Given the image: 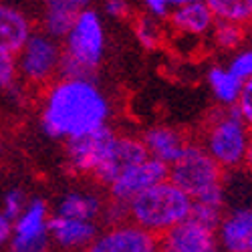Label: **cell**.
<instances>
[{
	"label": "cell",
	"instance_id": "obj_1",
	"mask_svg": "<svg viewBox=\"0 0 252 252\" xmlns=\"http://www.w3.org/2000/svg\"><path fill=\"white\" fill-rule=\"evenodd\" d=\"M111 101L91 75H59L45 87L38 121L43 133L67 141L109 125Z\"/></svg>",
	"mask_w": 252,
	"mask_h": 252
},
{
	"label": "cell",
	"instance_id": "obj_2",
	"mask_svg": "<svg viewBox=\"0 0 252 252\" xmlns=\"http://www.w3.org/2000/svg\"><path fill=\"white\" fill-rule=\"evenodd\" d=\"M61 75H95L107 53V31L103 16L95 8H85L61 38Z\"/></svg>",
	"mask_w": 252,
	"mask_h": 252
},
{
	"label": "cell",
	"instance_id": "obj_3",
	"mask_svg": "<svg viewBox=\"0 0 252 252\" xmlns=\"http://www.w3.org/2000/svg\"><path fill=\"white\" fill-rule=\"evenodd\" d=\"M252 127L236 107H218L208 115L200 143L222 170H238L246 161Z\"/></svg>",
	"mask_w": 252,
	"mask_h": 252
},
{
	"label": "cell",
	"instance_id": "obj_4",
	"mask_svg": "<svg viewBox=\"0 0 252 252\" xmlns=\"http://www.w3.org/2000/svg\"><path fill=\"white\" fill-rule=\"evenodd\" d=\"M192 212V198L170 178H165L127 204L129 220L161 236Z\"/></svg>",
	"mask_w": 252,
	"mask_h": 252
},
{
	"label": "cell",
	"instance_id": "obj_5",
	"mask_svg": "<svg viewBox=\"0 0 252 252\" xmlns=\"http://www.w3.org/2000/svg\"><path fill=\"white\" fill-rule=\"evenodd\" d=\"M167 178L192 200L224 190V170L202 148L200 141H190L184 154L167 165Z\"/></svg>",
	"mask_w": 252,
	"mask_h": 252
},
{
	"label": "cell",
	"instance_id": "obj_6",
	"mask_svg": "<svg viewBox=\"0 0 252 252\" xmlns=\"http://www.w3.org/2000/svg\"><path fill=\"white\" fill-rule=\"evenodd\" d=\"M16 67L20 81L29 87H47L61 75L63 69V45L61 38L40 31L27 38L18 49Z\"/></svg>",
	"mask_w": 252,
	"mask_h": 252
},
{
	"label": "cell",
	"instance_id": "obj_7",
	"mask_svg": "<svg viewBox=\"0 0 252 252\" xmlns=\"http://www.w3.org/2000/svg\"><path fill=\"white\" fill-rule=\"evenodd\" d=\"M51 210L45 200L32 198L12 218L10 248L16 252H43L51 244Z\"/></svg>",
	"mask_w": 252,
	"mask_h": 252
},
{
	"label": "cell",
	"instance_id": "obj_8",
	"mask_svg": "<svg viewBox=\"0 0 252 252\" xmlns=\"http://www.w3.org/2000/svg\"><path fill=\"white\" fill-rule=\"evenodd\" d=\"M115 137V131L109 125L89 131L85 135H79L65 141V161L69 170L79 176H93L99 163L105 159L109 152V145Z\"/></svg>",
	"mask_w": 252,
	"mask_h": 252
},
{
	"label": "cell",
	"instance_id": "obj_9",
	"mask_svg": "<svg viewBox=\"0 0 252 252\" xmlns=\"http://www.w3.org/2000/svg\"><path fill=\"white\" fill-rule=\"evenodd\" d=\"M167 178V163L145 156L137 163L129 165L127 170H123L109 186V200L119 202V204H129L135 196L145 192L154 184L161 182Z\"/></svg>",
	"mask_w": 252,
	"mask_h": 252
},
{
	"label": "cell",
	"instance_id": "obj_10",
	"mask_svg": "<svg viewBox=\"0 0 252 252\" xmlns=\"http://www.w3.org/2000/svg\"><path fill=\"white\" fill-rule=\"evenodd\" d=\"M89 250L95 252H156L159 250V236H156L143 226L131 222L129 218L109 224L97 234Z\"/></svg>",
	"mask_w": 252,
	"mask_h": 252
},
{
	"label": "cell",
	"instance_id": "obj_11",
	"mask_svg": "<svg viewBox=\"0 0 252 252\" xmlns=\"http://www.w3.org/2000/svg\"><path fill=\"white\" fill-rule=\"evenodd\" d=\"M159 248L167 252H214L218 250L216 226L190 214L159 236Z\"/></svg>",
	"mask_w": 252,
	"mask_h": 252
},
{
	"label": "cell",
	"instance_id": "obj_12",
	"mask_svg": "<svg viewBox=\"0 0 252 252\" xmlns=\"http://www.w3.org/2000/svg\"><path fill=\"white\" fill-rule=\"evenodd\" d=\"M145 156H148V150H145L141 137L127 135V133H121V135L115 133L109 145V152L105 156V159L99 163L97 170L93 172V178L103 186H109L123 170H127L129 165L137 163Z\"/></svg>",
	"mask_w": 252,
	"mask_h": 252
},
{
	"label": "cell",
	"instance_id": "obj_13",
	"mask_svg": "<svg viewBox=\"0 0 252 252\" xmlns=\"http://www.w3.org/2000/svg\"><path fill=\"white\" fill-rule=\"evenodd\" d=\"M49 230H51V244H55L61 250L91 248V244L99 234L97 220L61 216V214H51Z\"/></svg>",
	"mask_w": 252,
	"mask_h": 252
},
{
	"label": "cell",
	"instance_id": "obj_14",
	"mask_svg": "<svg viewBox=\"0 0 252 252\" xmlns=\"http://www.w3.org/2000/svg\"><path fill=\"white\" fill-rule=\"evenodd\" d=\"M165 20L170 23V29L178 36L194 38V40L208 36L212 27L216 25V18L206 0H196V2L172 8Z\"/></svg>",
	"mask_w": 252,
	"mask_h": 252
},
{
	"label": "cell",
	"instance_id": "obj_15",
	"mask_svg": "<svg viewBox=\"0 0 252 252\" xmlns=\"http://www.w3.org/2000/svg\"><path fill=\"white\" fill-rule=\"evenodd\" d=\"M218 248L228 252H252V206L224 212L218 228Z\"/></svg>",
	"mask_w": 252,
	"mask_h": 252
},
{
	"label": "cell",
	"instance_id": "obj_16",
	"mask_svg": "<svg viewBox=\"0 0 252 252\" xmlns=\"http://www.w3.org/2000/svg\"><path fill=\"white\" fill-rule=\"evenodd\" d=\"M141 141L145 145V150H148V156L167 165L174 163L184 154L188 143H190L184 131H180L178 127L167 125V123H158V125L148 127L141 135Z\"/></svg>",
	"mask_w": 252,
	"mask_h": 252
},
{
	"label": "cell",
	"instance_id": "obj_17",
	"mask_svg": "<svg viewBox=\"0 0 252 252\" xmlns=\"http://www.w3.org/2000/svg\"><path fill=\"white\" fill-rule=\"evenodd\" d=\"M31 34L32 23L29 14L18 6L0 2V49L16 55Z\"/></svg>",
	"mask_w": 252,
	"mask_h": 252
},
{
	"label": "cell",
	"instance_id": "obj_18",
	"mask_svg": "<svg viewBox=\"0 0 252 252\" xmlns=\"http://www.w3.org/2000/svg\"><path fill=\"white\" fill-rule=\"evenodd\" d=\"M91 6V0H43V31L63 38L75 18Z\"/></svg>",
	"mask_w": 252,
	"mask_h": 252
},
{
	"label": "cell",
	"instance_id": "obj_19",
	"mask_svg": "<svg viewBox=\"0 0 252 252\" xmlns=\"http://www.w3.org/2000/svg\"><path fill=\"white\" fill-rule=\"evenodd\" d=\"M105 208V200L87 188H71L63 194L55 204V214L85 218V220H99Z\"/></svg>",
	"mask_w": 252,
	"mask_h": 252
},
{
	"label": "cell",
	"instance_id": "obj_20",
	"mask_svg": "<svg viewBox=\"0 0 252 252\" xmlns=\"http://www.w3.org/2000/svg\"><path fill=\"white\" fill-rule=\"evenodd\" d=\"M206 85L218 107H236L242 81L230 73L226 65H212L206 73Z\"/></svg>",
	"mask_w": 252,
	"mask_h": 252
},
{
	"label": "cell",
	"instance_id": "obj_21",
	"mask_svg": "<svg viewBox=\"0 0 252 252\" xmlns=\"http://www.w3.org/2000/svg\"><path fill=\"white\" fill-rule=\"evenodd\" d=\"M216 20L242 27L252 25V0H206Z\"/></svg>",
	"mask_w": 252,
	"mask_h": 252
},
{
	"label": "cell",
	"instance_id": "obj_22",
	"mask_svg": "<svg viewBox=\"0 0 252 252\" xmlns=\"http://www.w3.org/2000/svg\"><path fill=\"white\" fill-rule=\"evenodd\" d=\"M210 40L212 45L222 51V53H234L246 43V27L234 25V23H224V20H216V25L210 31Z\"/></svg>",
	"mask_w": 252,
	"mask_h": 252
},
{
	"label": "cell",
	"instance_id": "obj_23",
	"mask_svg": "<svg viewBox=\"0 0 252 252\" xmlns=\"http://www.w3.org/2000/svg\"><path fill=\"white\" fill-rule=\"evenodd\" d=\"M133 32H135L137 43L148 51L159 49L163 38H165V32H163V27H161V18H156L152 14L137 16L135 23H133Z\"/></svg>",
	"mask_w": 252,
	"mask_h": 252
},
{
	"label": "cell",
	"instance_id": "obj_24",
	"mask_svg": "<svg viewBox=\"0 0 252 252\" xmlns=\"http://www.w3.org/2000/svg\"><path fill=\"white\" fill-rule=\"evenodd\" d=\"M20 89V77H18V67H16V57L14 53H8L0 49V93L14 95Z\"/></svg>",
	"mask_w": 252,
	"mask_h": 252
},
{
	"label": "cell",
	"instance_id": "obj_25",
	"mask_svg": "<svg viewBox=\"0 0 252 252\" xmlns=\"http://www.w3.org/2000/svg\"><path fill=\"white\" fill-rule=\"evenodd\" d=\"M230 73H232L234 77H238L242 83L252 79V43H244L240 49H236L232 53V57H230L228 65Z\"/></svg>",
	"mask_w": 252,
	"mask_h": 252
},
{
	"label": "cell",
	"instance_id": "obj_26",
	"mask_svg": "<svg viewBox=\"0 0 252 252\" xmlns=\"http://www.w3.org/2000/svg\"><path fill=\"white\" fill-rule=\"evenodd\" d=\"M27 204H29V196H27V192L23 190V188H10V190H6L4 196H2L0 210H2L6 216L14 218V216H18L20 212H23V208Z\"/></svg>",
	"mask_w": 252,
	"mask_h": 252
},
{
	"label": "cell",
	"instance_id": "obj_27",
	"mask_svg": "<svg viewBox=\"0 0 252 252\" xmlns=\"http://www.w3.org/2000/svg\"><path fill=\"white\" fill-rule=\"evenodd\" d=\"M236 109L240 111L244 121L252 127V79L242 83V91H240V97L236 103Z\"/></svg>",
	"mask_w": 252,
	"mask_h": 252
},
{
	"label": "cell",
	"instance_id": "obj_28",
	"mask_svg": "<svg viewBox=\"0 0 252 252\" xmlns=\"http://www.w3.org/2000/svg\"><path fill=\"white\" fill-rule=\"evenodd\" d=\"M103 12L113 20H125L131 14L129 0H103Z\"/></svg>",
	"mask_w": 252,
	"mask_h": 252
},
{
	"label": "cell",
	"instance_id": "obj_29",
	"mask_svg": "<svg viewBox=\"0 0 252 252\" xmlns=\"http://www.w3.org/2000/svg\"><path fill=\"white\" fill-rule=\"evenodd\" d=\"M141 2L145 6V12L156 16V18H161V20H165L167 14H170V10H172L167 0H141Z\"/></svg>",
	"mask_w": 252,
	"mask_h": 252
},
{
	"label": "cell",
	"instance_id": "obj_30",
	"mask_svg": "<svg viewBox=\"0 0 252 252\" xmlns=\"http://www.w3.org/2000/svg\"><path fill=\"white\" fill-rule=\"evenodd\" d=\"M10 236H12V218L0 210V248L10 244Z\"/></svg>",
	"mask_w": 252,
	"mask_h": 252
},
{
	"label": "cell",
	"instance_id": "obj_31",
	"mask_svg": "<svg viewBox=\"0 0 252 252\" xmlns=\"http://www.w3.org/2000/svg\"><path fill=\"white\" fill-rule=\"evenodd\" d=\"M167 2H170V8H178V6H184V4L196 2V0H167Z\"/></svg>",
	"mask_w": 252,
	"mask_h": 252
},
{
	"label": "cell",
	"instance_id": "obj_32",
	"mask_svg": "<svg viewBox=\"0 0 252 252\" xmlns=\"http://www.w3.org/2000/svg\"><path fill=\"white\" fill-rule=\"evenodd\" d=\"M244 165L252 172V137H250V145H248V154H246V161H244Z\"/></svg>",
	"mask_w": 252,
	"mask_h": 252
},
{
	"label": "cell",
	"instance_id": "obj_33",
	"mask_svg": "<svg viewBox=\"0 0 252 252\" xmlns=\"http://www.w3.org/2000/svg\"><path fill=\"white\" fill-rule=\"evenodd\" d=\"M250 29H252V25H250Z\"/></svg>",
	"mask_w": 252,
	"mask_h": 252
}]
</instances>
